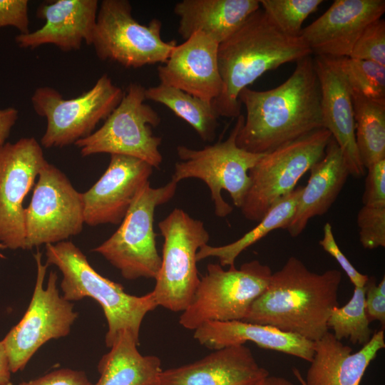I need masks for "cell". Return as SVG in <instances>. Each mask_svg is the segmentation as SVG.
I'll return each instance as SVG.
<instances>
[{"label":"cell","mask_w":385,"mask_h":385,"mask_svg":"<svg viewBox=\"0 0 385 385\" xmlns=\"http://www.w3.org/2000/svg\"><path fill=\"white\" fill-rule=\"evenodd\" d=\"M238 100L246 108L238 147L264 154L314 130L324 128L321 91L314 58L298 61L293 73L276 88L242 90Z\"/></svg>","instance_id":"6da1fadb"},{"label":"cell","mask_w":385,"mask_h":385,"mask_svg":"<svg viewBox=\"0 0 385 385\" xmlns=\"http://www.w3.org/2000/svg\"><path fill=\"white\" fill-rule=\"evenodd\" d=\"M342 279L339 270L317 273L291 256L280 270L272 273L268 285L243 321L270 325L316 342L329 332L327 321L332 309L339 306Z\"/></svg>","instance_id":"7a4b0ae2"},{"label":"cell","mask_w":385,"mask_h":385,"mask_svg":"<svg viewBox=\"0 0 385 385\" xmlns=\"http://www.w3.org/2000/svg\"><path fill=\"white\" fill-rule=\"evenodd\" d=\"M312 54L299 36L284 34L262 9L218 46V64L222 88L212 101L218 117L237 118L242 90L265 73Z\"/></svg>","instance_id":"3957f363"},{"label":"cell","mask_w":385,"mask_h":385,"mask_svg":"<svg viewBox=\"0 0 385 385\" xmlns=\"http://www.w3.org/2000/svg\"><path fill=\"white\" fill-rule=\"evenodd\" d=\"M46 263L55 265L62 273L61 289L65 299L71 302L90 297L100 304L108 324L107 347L111 348L123 332L139 341L144 317L158 307L152 291L143 296L128 294L120 284L97 272L71 241L46 245Z\"/></svg>","instance_id":"277c9868"},{"label":"cell","mask_w":385,"mask_h":385,"mask_svg":"<svg viewBox=\"0 0 385 385\" xmlns=\"http://www.w3.org/2000/svg\"><path fill=\"white\" fill-rule=\"evenodd\" d=\"M244 118L242 115L237 118L228 138L223 141L198 150L177 147L179 160L175 164L171 180L178 183L186 178H197L204 182L210 191L215 214L220 217L233 210L223 199L222 191L229 192L233 204L240 208L250 185L249 171L263 155L250 153L237 145Z\"/></svg>","instance_id":"5b68a950"},{"label":"cell","mask_w":385,"mask_h":385,"mask_svg":"<svg viewBox=\"0 0 385 385\" xmlns=\"http://www.w3.org/2000/svg\"><path fill=\"white\" fill-rule=\"evenodd\" d=\"M178 183L159 188L147 183L138 192L115 232L92 250L118 269L123 278L155 279L161 265L156 247L154 214L175 195Z\"/></svg>","instance_id":"8992f818"},{"label":"cell","mask_w":385,"mask_h":385,"mask_svg":"<svg viewBox=\"0 0 385 385\" xmlns=\"http://www.w3.org/2000/svg\"><path fill=\"white\" fill-rule=\"evenodd\" d=\"M270 267L255 260L240 269L210 263L179 323L195 330L206 322L243 321L253 302L264 292L272 275Z\"/></svg>","instance_id":"52a82bcc"},{"label":"cell","mask_w":385,"mask_h":385,"mask_svg":"<svg viewBox=\"0 0 385 385\" xmlns=\"http://www.w3.org/2000/svg\"><path fill=\"white\" fill-rule=\"evenodd\" d=\"M332 137L321 128L264 153L249 171L250 185L240 207L244 217L258 222L272 205L292 192L324 156Z\"/></svg>","instance_id":"ba28073f"},{"label":"cell","mask_w":385,"mask_h":385,"mask_svg":"<svg viewBox=\"0 0 385 385\" xmlns=\"http://www.w3.org/2000/svg\"><path fill=\"white\" fill-rule=\"evenodd\" d=\"M158 227L163 237L161 265L152 290L158 307L183 312L200 282L197 253L210 234L203 222L175 208Z\"/></svg>","instance_id":"9c48e42d"},{"label":"cell","mask_w":385,"mask_h":385,"mask_svg":"<svg viewBox=\"0 0 385 385\" xmlns=\"http://www.w3.org/2000/svg\"><path fill=\"white\" fill-rule=\"evenodd\" d=\"M145 88L130 83L118 105L102 126L74 144L82 156L98 153L123 155L138 158L159 169L163 162L160 151L161 138L154 135L161 118L145 103Z\"/></svg>","instance_id":"30bf717a"},{"label":"cell","mask_w":385,"mask_h":385,"mask_svg":"<svg viewBox=\"0 0 385 385\" xmlns=\"http://www.w3.org/2000/svg\"><path fill=\"white\" fill-rule=\"evenodd\" d=\"M162 22L153 19L148 25L132 15L127 0H103L99 4L91 45L101 61L125 68L163 63L176 46L161 36Z\"/></svg>","instance_id":"8fae6325"},{"label":"cell","mask_w":385,"mask_h":385,"mask_svg":"<svg viewBox=\"0 0 385 385\" xmlns=\"http://www.w3.org/2000/svg\"><path fill=\"white\" fill-rule=\"evenodd\" d=\"M123 93L107 74L102 75L89 91L74 98L65 99L49 86L37 88L31 101L34 111L46 119L41 145L62 148L90 135L118 105Z\"/></svg>","instance_id":"7c38bea8"},{"label":"cell","mask_w":385,"mask_h":385,"mask_svg":"<svg viewBox=\"0 0 385 385\" xmlns=\"http://www.w3.org/2000/svg\"><path fill=\"white\" fill-rule=\"evenodd\" d=\"M34 257L37 274L30 304L19 322L1 340L13 373L23 370L46 342L66 337L78 317L73 304L59 294L56 272H50L46 287H43L48 265L42 262L40 251Z\"/></svg>","instance_id":"4fadbf2b"},{"label":"cell","mask_w":385,"mask_h":385,"mask_svg":"<svg viewBox=\"0 0 385 385\" xmlns=\"http://www.w3.org/2000/svg\"><path fill=\"white\" fill-rule=\"evenodd\" d=\"M84 224L82 192L46 161L24 210L25 250L66 241L81 233Z\"/></svg>","instance_id":"5bb4252c"},{"label":"cell","mask_w":385,"mask_h":385,"mask_svg":"<svg viewBox=\"0 0 385 385\" xmlns=\"http://www.w3.org/2000/svg\"><path fill=\"white\" fill-rule=\"evenodd\" d=\"M46 161L33 137L0 147V242L6 248L25 250L24 199Z\"/></svg>","instance_id":"9a60e30c"},{"label":"cell","mask_w":385,"mask_h":385,"mask_svg":"<svg viewBox=\"0 0 385 385\" xmlns=\"http://www.w3.org/2000/svg\"><path fill=\"white\" fill-rule=\"evenodd\" d=\"M153 169L138 158L111 155L101 177L82 192L85 224L94 227L120 223L140 190L149 182Z\"/></svg>","instance_id":"2e32d148"},{"label":"cell","mask_w":385,"mask_h":385,"mask_svg":"<svg viewBox=\"0 0 385 385\" xmlns=\"http://www.w3.org/2000/svg\"><path fill=\"white\" fill-rule=\"evenodd\" d=\"M384 11V0H335L299 36L316 56L349 57L366 27Z\"/></svg>","instance_id":"e0dca14e"},{"label":"cell","mask_w":385,"mask_h":385,"mask_svg":"<svg viewBox=\"0 0 385 385\" xmlns=\"http://www.w3.org/2000/svg\"><path fill=\"white\" fill-rule=\"evenodd\" d=\"M219 43L202 33L176 45L165 63L158 66L160 83L176 88L202 100L212 101L221 93Z\"/></svg>","instance_id":"ac0fdd59"},{"label":"cell","mask_w":385,"mask_h":385,"mask_svg":"<svg viewBox=\"0 0 385 385\" xmlns=\"http://www.w3.org/2000/svg\"><path fill=\"white\" fill-rule=\"evenodd\" d=\"M213 351L192 363L163 370L158 385H258L270 375L245 344Z\"/></svg>","instance_id":"d6986e66"},{"label":"cell","mask_w":385,"mask_h":385,"mask_svg":"<svg viewBox=\"0 0 385 385\" xmlns=\"http://www.w3.org/2000/svg\"><path fill=\"white\" fill-rule=\"evenodd\" d=\"M99 3L97 0H56L41 4L36 16L45 19L40 29L16 36L23 48L52 44L63 51L91 45Z\"/></svg>","instance_id":"ffe728a7"},{"label":"cell","mask_w":385,"mask_h":385,"mask_svg":"<svg viewBox=\"0 0 385 385\" xmlns=\"http://www.w3.org/2000/svg\"><path fill=\"white\" fill-rule=\"evenodd\" d=\"M314 63L320 86L323 126L339 146L350 175L360 178L365 168L356 144L351 89L330 58L316 56Z\"/></svg>","instance_id":"44dd1931"},{"label":"cell","mask_w":385,"mask_h":385,"mask_svg":"<svg viewBox=\"0 0 385 385\" xmlns=\"http://www.w3.org/2000/svg\"><path fill=\"white\" fill-rule=\"evenodd\" d=\"M385 347L384 329L374 332L354 353L327 332L314 342V354L307 370V385H359L369 364Z\"/></svg>","instance_id":"7402d4cb"},{"label":"cell","mask_w":385,"mask_h":385,"mask_svg":"<svg viewBox=\"0 0 385 385\" xmlns=\"http://www.w3.org/2000/svg\"><path fill=\"white\" fill-rule=\"evenodd\" d=\"M193 337L211 350L250 342L260 348L287 354L309 362L314 354V342L270 325L242 320L206 322L194 330Z\"/></svg>","instance_id":"603a6c76"},{"label":"cell","mask_w":385,"mask_h":385,"mask_svg":"<svg viewBox=\"0 0 385 385\" xmlns=\"http://www.w3.org/2000/svg\"><path fill=\"white\" fill-rule=\"evenodd\" d=\"M309 171V180L302 187L294 216L286 229L292 237L303 232L311 218L329 210L350 175L344 156L332 137L324 156Z\"/></svg>","instance_id":"cb8c5ba5"},{"label":"cell","mask_w":385,"mask_h":385,"mask_svg":"<svg viewBox=\"0 0 385 385\" xmlns=\"http://www.w3.org/2000/svg\"><path fill=\"white\" fill-rule=\"evenodd\" d=\"M260 7L257 0H183L173 11L179 19L178 33L183 38L202 33L220 44Z\"/></svg>","instance_id":"d4e9b609"},{"label":"cell","mask_w":385,"mask_h":385,"mask_svg":"<svg viewBox=\"0 0 385 385\" xmlns=\"http://www.w3.org/2000/svg\"><path fill=\"white\" fill-rule=\"evenodd\" d=\"M139 341L123 332L98 364L100 377L93 385H158L163 371L160 359L142 355Z\"/></svg>","instance_id":"484cf974"},{"label":"cell","mask_w":385,"mask_h":385,"mask_svg":"<svg viewBox=\"0 0 385 385\" xmlns=\"http://www.w3.org/2000/svg\"><path fill=\"white\" fill-rule=\"evenodd\" d=\"M302 187L295 188L292 192L277 201L257 226L245 233L236 241L222 246L205 245L197 253V262L207 257H217L222 267L235 266L236 258L247 247L265 237L272 230L287 229L291 222L301 194Z\"/></svg>","instance_id":"4316f807"},{"label":"cell","mask_w":385,"mask_h":385,"mask_svg":"<svg viewBox=\"0 0 385 385\" xmlns=\"http://www.w3.org/2000/svg\"><path fill=\"white\" fill-rule=\"evenodd\" d=\"M145 98L168 108L190 125L203 141L214 140L219 117L213 108L212 101L162 83L145 88Z\"/></svg>","instance_id":"83f0119b"},{"label":"cell","mask_w":385,"mask_h":385,"mask_svg":"<svg viewBox=\"0 0 385 385\" xmlns=\"http://www.w3.org/2000/svg\"><path fill=\"white\" fill-rule=\"evenodd\" d=\"M355 139L364 168L385 158V104L351 91Z\"/></svg>","instance_id":"f1b7e54d"},{"label":"cell","mask_w":385,"mask_h":385,"mask_svg":"<svg viewBox=\"0 0 385 385\" xmlns=\"http://www.w3.org/2000/svg\"><path fill=\"white\" fill-rule=\"evenodd\" d=\"M365 309V287H354L350 300L342 307H335L327 321L334 337L341 341L349 339L352 344L364 346L373 333Z\"/></svg>","instance_id":"f546056e"},{"label":"cell","mask_w":385,"mask_h":385,"mask_svg":"<svg viewBox=\"0 0 385 385\" xmlns=\"http://www.w3.org/2000/svg\"><path fill=\"white\" fill-rule=\"evenodd\" d=\"M330 58L337 66L351 91L385 104V66L350 57Z\"/></svg>","instance_id":"4dcf8cb0"},{"label":"cell","mask_w":385,"mask_h":385,"mask_svg":"<svg viewBox=\"0 0 385 385\" xmlns=\"http://www.w3.org/2000/svg\"><path fill=\"white\" fill-rule=\"evenodd\" d=\"M260 4L275 25L285 34L299 36L302 24L322 0H261Z\"/></svg>","instance_id":"1f68e13d"},{"label":"cell","mask_w":385,"mask_h":385,"mask_svg":"<svg viewBox=\"0 0 385 385\" xmlns=\"http://www.w3.org/2000/svg\"><path fill=\"white\" fill-rule=\"evenodd\" d=\"M357 225L364 248L385 247V205H363L357 215Z\"/></svg>","instance_id":"d6a6232c"},{"label":"cell","mask_w":385,"mask_h":385,"mask_svg":"<svg viewBox=\"0 0 385 385\" xmlns=\"http://www.w3.org/2000/svg\"><path fill=\"white\" fill-rule=\"evenodd\" d=\"M350 58L374 61L385 66V21L369 24L356 41Z\"/></svg>","instance_id":"836d02e7"},{"label":"cell","mask_w":385,"mask_h":385,"mask_svg":"<svg viewBox=\"0 0 385 385\" xmlns=\"http://www.w3.org/2000/svg\"><path fill=\"white\" fill-rule=\"evenodd\" d=\"M323 232V237L319 242V245L337 260L354 287H364L369 276L357 271L342 252L334 239L330 223L327 222L324 225Z\"/></svg>","instance_id":"e575fe53"},{"label":"cell","mask_w":385,"mask_h":385,"mask_svg":"<svg viewBox=\"0 0 385 385\" xmlns=\"http://www.w3.org/2000/svg\"><path fill=\"white\" fill-rule=\"evenodd\" d=\"M366 170L363 205H385V158L373 163Z\"/></svg>","instance_id":"d590c367"},{"label":"cell","mask_w":385,"mask_h":385,"mask_svg":"<svg viewBox=\"0 0 385 385\" xmlns=\"http://www.w3.org/2000/svg\"><path fill=\"white\" fill-rule=\"evenodd\" d=\"M29 1L0 0V29L12 26L20 34L29 33Z\"/></svg>","instance_id":"8d00e7d4"},{"label":"cell","mask_w":385,"mask_h":385,"mask_svg":"<svg viewBox=\"0 0 385 385\" xmlns=\"http://www.w3.org/2000/svg\"><path fill=\"white\" fill-rule=\"evenodd\" d=\"M8 385H14L11 382ZM17 385H93L82 371L61 369Z\"/></svg>","instance_id":"74e56055"},{"label":"cell","mask_w":385,"mask_h":385,"mask_svg":"<svg viewBox=\"0 0 385 385\" xmlns=\"http://www.w3.org/2000/svg\"><path fill=\"white\" fill-rule=\"evenodd\" d=\"M365 287V309L370 322L377 320L384 329L385 326V295L377 288L375 278L369 277Z\"/></svg>","instance_id":"f35d334b"},{"label":"cell","mask_w":385,"mask_h":385,"mask_svg":"<svg viewBox=\"0 0 385 385\" xmlns=\"http://www.w3.org/2000/svg\"><path fill=\"white\" fill-rule=\"evenodd\" d=\"M18 118L19 111L14 107L0 109V147L5 144Z\"/></svg>","instance_id":"ab89813d"},{"label":"cell","mask_w":385,"mask_h":385,"mask_svg":"<svg viewBox=\"0 0 385 385\" xmlns=\"http://www.w3.org/2000/svg\"><path fill=\"white\" fill-rule=\"evenodd\" d=\"M11 369L8 355L2 341H0V385L10 383Z\"/></svg>","instance_id":"60d3db41"},{"label":"cell","mask_w":385,"mask_h":385,"mask_svg":"<svg viewBox=\"0 0 385 385\" xmlns=\"http://www.w3.org/2000/svg\"><path fill=\"white\" fill-rule=\"evenodd\" d=\"M258 385H294L289 379L279 376H267Z\"/></svg>","instance_id":"b9f144b4"},{"label":"cell","mask_w":385,"mask_h":385,"mask_svg":"<svg viewBox=\"0 0 385 385\" xmlns=\"http://www.w3.org/2000/svg\"><path fill=\"white\" fill-rule=\"evenodd\" d=\"M293 373L295 376V377L297 379V380L299 381L301 385H307L304 381V379L301 375V373L299 372V369L297 368L292 369Z\"/></svg>","instance_id":"7bdbcfd3"},{"label":"cell","mask_w":385,"mask_h":385,"mask_svg":"<svg viewBox=\"0 0 385 385\" xmlns=\"http://www.w3.org/2000/svg\"><path fill=\"white\" fill-rule=\"evenodd\" d=\"M4 249H6V247L0 242V250H4Z\"/></svg>","instance_id":"ee69618b"},{"label":"cell","mask_w":385,"mask_h":385,"mask_svg":"<svg viewBox=\"0 0 385 385\" xmlns=\"http://www.w3.org/2000/svg\"><path fill=\"white\" fill-rule=\"evenodd\" d=\"M8 385V384H7Z\"/></svg>","instance_id":"f6af8a7d"}]
</instances>
